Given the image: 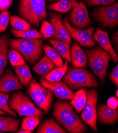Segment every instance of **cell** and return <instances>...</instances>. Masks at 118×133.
<instances>
[{
  "mask_svg": "<svg viewBox=\"0 0 118 133\" xmlns=\"http://www.w3.org/2000/svg\"><path fill=\"white\" fill-rule=\"evenodd\" d=\"M53 107L52 115L67 131L71 133H82L87 130V126L76 115L70 103L58 101Z\"/></svg>",
  "mask_w": 118,
  "mask_h": 133,
  "instance_id": "obj_1",
  "label": "cell"
},
{
  "mask_svg": "<svg viewBox=\"0 0 118 133\" xmlns=\"http://www.w3.org/2000/svg\"><path fill=\"white\" fill-rule=\"evenodd\" d=\"M44 42L40 38L27 39L20 38L11 39L10 47L19 52L25 61L30 64L40 60L43 54Z\"/></svg>",
  "mask_w": 118,
  "mask_h": 133,
  "instance_id": "obj_2",
  "label": "cell"
},
{
  "mask_svg": "<svg viewBox=\"0 0 118 133\" xmlns=\"http://www.w3.org/2000/svg\"><path fill=\"white\" fill-rule=\"evenodd\" d=\"M19 16L34 27H38L48 17L46 0H20Z\"/></svg>",
  "mask_w": 118,
  "mask_h": 133,
  "instance_id": "obj_3",
  "label": "cell"
},
{
  "mask_svg": "<svg viewBox=\"0 0 118 133\" xmlns=\"http://www.w3.org/2000/svg\"><path fill=\"white\" fill-rule=\"evenodd\" d=\"M63 80L72 91L84 88H97L100 85L97 79L88 71L74 67L68 69Z\"/></svg>",
  "mask_w": 118,
  "mask_h": 133,
  "instance_id": "obj_4",
  "label": "cell"
},
{
  "mask_svg": "<svg viewBox=\"0 0 118 133\" xmlns=\"http://www.w3.org/2000/svg\"><path fill=\"white\" fill-rule=\"evenodd\" d=\"M85 51L88 56L89 66L103 84L107 76L109 63L111 58L110 54L99 46Z\"/></svg>",
  "mask_w": 118,
  "mask_h": 133,
  "instance_id": "obj_5",
  "label": "cell"
},
{
  "mask_svg": "<svg viewBox=\"0 0 118 133\" xmlns=\"http://www.w3.org/2000/svg\"><path fill=\"white\" fill-rule=\"evenodd\" d=\"M9 107L21 116H34L41 119L45 112L37 108L30 99L21 91L12 95L9 103Z\"/></svg>",
  "mask_w": 118,
  "mask_h": 133,
  "instance_id": "obj_6",
  "label": "cell"
},
{
  "mask_svg": "<svg viewBox=\"0 0 118 133\" xmlns=\"http://www.w3.org/2000/svg\"><path fill=\"white\" fill-rule=\"evenodd\" d=\"M28 85L29 96L39 108L48 113L53 100V93L39 84L36 80H31Z\"/></svg>",
  "mask_w": 118,
  "mask_h": 133,
  "instance_id": "obj_7",
  "label": "cell"
},
{
  "mask_svg": "<svg viewBox=\"0 0 118 133\" xmlns=\"http://www.w3.org/2000/svg\"><path fill=\"white\" fill-rule=\"evenodd\" d=\"M93 18L103 28H113L118 24V3L100 6L92 12Z\"/></svg>",
  "mask_w": 118,
  "mask_h": 133,
  "instance_id": "obj_8",
  "label": "cell"
},
{
  "mask_svg": "<svg viewBox=\"0 0 118 133\" xmlns=\"http://www.w3.org/2000/svg\"><path fill=\"white\" fill-rule=\"evenodd\" d=\"M86 95L87 101L82 111L81 117L84 122L88 125L93 131L97 132L96 104L98 92L95 89L88 90L86 91Z\"/></svg>",
  "mask_w": 118,
  "mask_h": 133,
  "instance_id": "obj_9",
  "label": "cell"
},
{
  "mask_svg": "<svg viewBox=\"0 0 118 133\" xmlns=\"http://www.w3.org/2000/svg\"><path fill=\"white\" fill-rule=\"evenodd\" d=\"M72 11L69 16V22L74 28L84 29L92 24L87 6L82 1L71 0Z\"/></svg>",
  "mask_w": 118,
  "mask_h": 133,
  "instance_id": "obj_10",
  "label": "cell"
},
{
  "mask_svg": "<svg viewBox=\"0 0 118 133\" xmlns=\"http://www.w3.org/2000/svg\"><path fill=\"white\" fill-rule=\"evenodd\" d=\"M61 21L71 37L79 45L89 48L95 46V43L92 39L93 33L95 31L94 27H90L86 29L75 28L71 25L67 17L63 19Z\"/></svg>",
  "mask_w": 118,
  "mask_h": 133,
  "instance_id": "obj_11",
  "label": "cell"
},
{
  "mask_svg": "<svg viewBox=\"0 0 118 133\" xmlns=\"http://www.w3.org/2000/svg\"><path fill=\"white\" fill-rule=\"evenodd\" d=\"M40 83L43 87L54 93L56 96L60 100H71L74 96L75 93L73 91L71 90L64 82H50L41 78L40 79Z\"/></svg>",
  "mask_w": 118,
  "mask_h": 133,
  "instance_id": "obj_12",
  "label": "cell"
},
{
  "mask_svg": "<svg viewBox=\"0 0 118 133\" xmlns=\"http://www.w3.org/2000/svg\"><path fill=\"white\" fill-rule=\"evenodd\" d=\"M50 23L55 30V34L52 38L66 42L70 44L72 43V39L66 29L61 21V16L58 13L51 12H50Z\"/></svg>",
  "mask_w": 118,
  "mask_h": 133,
  "instance_id": "obj_13",
  "label": "cell"
},
{
  "mask_svg": "<svg viewBox=\"0 0 118 133\" xmlns=\"http://www.w3.org/2000/svg\"><path fill=\"white\" fill-rule=\"evenodd\" d=\"M92 39L94 42L99 43L103 49L109 53L114 63L117 62L118 56L111 45L108 31H103L98 27L95 33L92 35Z\"/></svg>",
  "mask_w": 118,
  "mask_h": 133,
  "instance_id": "obj_14",
  "label": "cell"
},
{
  "mask_svg": "<svg viewBox=\"0 0 118 133\" xmlns=\"http://www.w3.org/2000/svg\"><path fill=\"white\" fill-rule=\"evenodd\" d=\"M21 89H23L22 84L10 70H8L6 74L0 78V92L8 93Z\"/></svg>",
  "mask_w": 118,
  "mask_h": 133,
  "instance_id": "obj_15",
  "label": "cell"
},
{
  "mask_svg": "<svg viewBox=\"0 0 118 133\" xmlns=\"http://www.w3.org/2000/svg\"><path fill=\"white\" fill-rule=\"evenodd\" d=\"M97 116L101 123L113 125L117 121L118 109H112L107 105L101 104L98 108Z\"/></svg>",
  "mask_w": 118,
  "mask_h": 133,
  "instance_id": "obj_16",
  "label": "cell"
},
{
  "mask_svg": "<svg viewBox=\"0 0 118 133\" xmlns=\"http://www.w3.org/2000/svg\"><path fill=\"white\" fill-rule=\"evenodd\" d=\"M71 63L76 68H86L87 57L77 42H74L71 48Z\"/></svg>",
  "mask_w": 118,
  "mask_h": 133,
  "instance_id": "obj_17",
  "label": "cell"
},
{
  "mask_svg": "<svg viewBox=\"0 0 118 133\" xmlns=\"http://www.w3.org/2000/svg\"><path fill=\"white\" fill-rule=\"evenodd\" d=\"M9 37L3 35L0 37V76L4 72L8 65Z\"/></svg>",
  "mask_w": 118,
  "mask_h": 133,
  "instance_id": "obj_18",
  "label": "cell"
},
{
  "mask_svg": "<svg viewBox=\"0 0 118 133\" xmlns=\"http://www.w3.org/2000/svg\"><path fill=\"white\" fill-rule=\"evenodd\" d=\"M56 67L57 66L45 55L33 66V71L38 75L44 76Z\"/></svg>",
  "mask_w": 118,
  "mask_h": 133,
  "instance_id": "obj_19",
  "label": "cell"
},
{
  "mask_svg": "<svg viewBox=\"0 0 118 133\" xmlns=\"http://www.w3.org/2000/svg\"><path fill=\"white\" fill-rule=\"evenodd\" d=\"M49 42L62 58L66 59L68 62L71 63V47L69 43L51 38L49 39Z\"/></svg>",
  "mask_w": 118,
  "mask_h": 133,
  "instance_id": "obj_20",
  "label": "cell"
},
{
  "mask_svg": "<svg viewBox=\"0 0 118 133\" xmlns=\"http://www.w3.org/2000/svg\"><path fill=\"white\" fill-rule=\"evenodd\" d=\"M37 133H66L67 131L52 119H46L37 129Z\"/></svg>",
  "mask_w": 118,
  "mask_h": 133,
  "instance_id": "obj_21",
  "label": "cell"
},
{
  "mask_svg": "<svg viewBox=\"0 0 118 133\" xmlns=\"http://www.w3.org/2000/svg\"><path fill=\"white\" fill-rule=\"evenodd\" d=\"M20 121L18 119L9 116H0V132H17Z\"/></svg>",
  "mask_w": 118,
  "mask_h": 133,
  "instance_id": "obj_22",
  "label": "cell"
},
{
  "mask_svg": "<svg viewBox=\"0 0 118 133\" xmlns=\"http://www.w3.org/2000/svg\"><path fill=\"white\" fill-rule=\"evenodd\" d=\"M87 89L81 88L75 93L73 99L70 101V104L73 106L77 113L82 111L87 101Z\"/></svg>",
  "mask_w": 118,
  "mask_h": 133,
  "instance_id": "obj_23",
  "label": "cell"
},
{
  "mask_svg": "<svg viewBox=\"0 0 118 133\" xmlns=\"http://www.w3.org/2000/svg\"><path fill=\"white\" fill-rule=\"evenodd\" d=\"M68 69V62L66 61L62 66L57 68H56L48 74L43 76L42 78H44L50 82L60 81L65 74L67 72Z\"/></svg>",
  "mask_w": 118,
  "mask_h": 133,
  "instance_id": "obj_24",
  "label": "cell"
},
{
  "mask_svg": "<svg viewBox=\"0 0 118 133\" xmlns=\"http://www.w3.org/2000/svg\"><path fill=\"white\" fill-rule=\"evenodd\" d=\"M15 71L22 85L27 87L32 79V75L29 66L25 64L16 66L15 68Z\"/></svg>",
  "mask_w": 118,
  "mask_h": 133,
  "instance_id": "obj_25",
  "label": "cell"
},
{
  "mask_svg": "<svg viewBox=\"0 0 118 133\" xmlns=\"http://www.w3.org/2000/svg\"><path fill=\"white\" fill-rule=\"evenodd\" d=\"M47 8L50 10L64 13L72 9V4L71 0H58L53 4H49Z\"/></svg>",
  "mask_w": 118,
  "mask_h": 133,
  "instance_id": "obj_26",
  "label": "cell"
},
{
  "mask_svg": "<svg viewBox=\"0 0 118 133\" xmlns=\"http://www.w3.org/2000/svg\"><path fill=\"white\" fill-rule=\"evenodd\" d=\"M43 50L45 52V55L53 62L57 67H60L64 64L62 57L60 56L58 52L53 48L48 45L43 46Z\"/></svg>",
  "mask_w": 118,
  "mask_h": 133,
  "instance_id": "obj_27",
  "label": "cell"
},
{
  "mask_svg": "<svg viewBox=\"0 0 118 133\" xmlns=\"http://www.w3.org/2000/svg\"><path fill=\"white\" fill-rule=\"evenodd\" d=\"M10 31L15 37L27 39L41 38L42 35L36 29H28L25 30H17L11 29Z\"/></svg>",
  "mask_w": 118,
  "mask_h": 133,
  "instance_id": "obj_28",
  "label": "cell"
},
{
  "mask_svg": "<svg viewBox=\"0 0 118 133\" xmlns=\"http://www.w3.org/2000/svg\"><path fill=\"white\" fill-rule=\"evenodd\" d=\"M10 23L12 27L17 30H25L30 29L31 25L27 21L16 16L10 17Z\"/></svg>",
  "mask_w": 118,
  "mask_h": 133,
  "instance_id": "obj_29",
  "label": "cell"
},
{
  "mask_svg": "<svg viewBox=\"0 0 118 133\" xmlns=\"http://www.w3.org/2000/svg\"><path fill=\"white\" fill-rule=\"evenodd\" d=\"M40 119L34 116H26L22 121L21 129L32 131L40 123Z\"/></svg>",
  "mask_w": 118,
  "mask_h": 133,
  "instance_id": "obj_30",
  "label": "cell"
},
{
  "mask_svg": "<svg viewBox=\"0 0 118 133\" xmlns=\"http://www.w3.org/2000/svg\"><path fill=\"white\" fill-rule=\"evenodd\" d=\"M8 58L13 67L25 65V62L19 52L15 49H11L8 52Z\"/></svg>",
  "mask_w": 118,
  "mask_h": 133,
  "instance_id": "obj_31",
  "label": "cell"
},
{
  "mask_svg": "<svg viewBox=\"0 0 118 133\" xmlns=\"http://www.w3.org/2000/svg\"><path fill=\"white\" fill-rule=\"evenodd\" d=\"M10 98V95L5 92H0V109L6 112L8 114L17 116V114L15 111L10 109L8 103V100Z\"/></svg>",
  "mask_w": 118,
  "mask_h": 133,
  "instance_id": "obj_32",
  "label": "cell"
},
{
  "mask_svg": "<svg viewBox=\"0 0 118 133\" xmlns=\"http://www.w3.org/2000/svg\"><path fill=\"white\" fill-rule=\"evenodd\" d=\"M40 32L42 35V37L46 40L53 37L55 34V30L50 22L44 20L41 24Z\"/></svg>",
  "mask_w": 118,
  "mask_h": 133,
  "instance_id": "obj_33",
  "label": "cell"
},
{
  "mask_svg": "<svg viewBox=\"0 0 118 133\" xmlns=\"http://www.w3.org/2000/svg\"><path fill=\"white\" fill-rule=\"evenodd\" d=\"M10 20V12L6 10L1 12L0 13V33L4 32Z\"/></svg>",
  "mask_w": 118,
  "mask_h": 133,
  "instance_id": "obj_34",
  "label": "cell"
},
{
  "mask_svg": "<svg viewBox=\"0 0 118 133\" xmlns=\"http://www.w3.org/2000/svg\"><path fill=\"white\" fill-rule=\"evenodd\" d=\"M116 0H89L87 4L89 6L94 5L109 6L115 3Z\"/></svg>",
  "mask_w": 118,
  "mask_h": 133,
  "instance_id": "obj_35",
  "label": "cell"
},
{
  "mask_svg": "<svg viewBox=\"0 0 118 133\" xmlns=\"http://www.w3.org/2000/svg\"><path fill=\"white\" fill-rule=\"evenodd\" d=\"M109 79L117 87L118 85V66L116 65L109 76Z\"/></svg>",
  "mask_w": 118,
  "mask_h": 133,
  "instance_id": "obj_36",
  "label": "cell"
},
{
  "mask_svg": "<svg viewBox=\"0 0 118 133\" xmlns=\"http://www.w3.org/2000/svg\"><path fill=\"white\" fill-rule=\"evenodd\" d=\"M13 0H0V11L6 10L12 5Z\"/></svg>",
  "mask_w": 118,
  "mask_h": 133,
  "instance_id": "obj_37",
  "label": "cell"
},
{
  "mask_svg": "<svg viewBox=\"0 0 118 133\" xmlns=\"http://www.w3.org/2000/svg\"><path fill=\"white\" fill-rule=\"evenodd\" d=\"M107 105L112 109H116L118 107L117 98L112 97L109 98L107 100Z\"/></svg>",
  "mask_w": 118,
  "mask_h": 133,
  "instance_id": "obj_38",
  "label": "cell"
},
{
  "mask_svg": "<svg viewBox=\"0 0 118 133\" xmlns=\"http://www.w3.org/2000/svg\"><path fill=\"white\" fill-rule=\"evenodd\" d=\"M113 43L114 44V46H115L116 51H117V48H118V32L116 31L115 33L114 34L113 38Z\"/></svg>",
  "mask_w": 118,
  "mask_h": 133,
  "instance_id": "obj_39",
  "label": "cell"
},
{
  "mask_svg": "<svg viewBox=\"0 0 118 133\" xmlns=\"http://www.w3.org/2000/svg\"><path fill=\"white\" fill-rule=\"evenodd\" d=\"M32 131H29L28 130H24V129H21L20 131H18L17 132L18 133H32Z\"/></svg>",
  "mask_w": 118,
  "mask_h": 133,
  "instance_id": "obj_40",
  "label": "cell"
},
{
  "mask_svg": "<svg viewBox=\"0 0 118 133\" xmlns=\"http://www.w3.org/2000/svg\"><path fill=\"white\" fill-rule=\"evenodd\" d=\"M9 115V114L8 113H6V112H5V111H4L0 109V115Z\"/></svg>",
  "mask_w": 118,
  "mask_h": 133,
  "instance_id": "obj_41",
  "label": "cell"
},
{
  "mask_svg": "<svg viewBox=\"0 0 118 133\" xmlns=\"http://www.w3.org/2000/svg\"><path fill=\"white\" fill-rule=\"evenodd\" d=\"M57 1H58V0H48V1L50 3H55Z\"/></svg>",
  "mask_w": 118,
  "mask_h": 133,
  "instance_id": "obj_42",
  "label": "cell"
},
{
  "mask_svg": "<svg viewBox=\"0 0 118 133\" xmlns=\"http://www.w3.org/2000/svg\"><path fill=\"white\" fill-rule=\"evenodd\" d=\"M116 97L117 98L118 97V90H116Z\"/></svg>",
  "mask_w": 118,
  "mask_h": 133,
  "instance_id": "obj_43",
  "label": "cell"
},
{
  "mask_svg": "<svg viewBox=\"0 0 118 133\" xmlns=\"http://www.w3.org/2000/svg\"><path fill=\"white\" fill-rule=\"evenodd\" d=\"M78 1H85V2H88V1H89V0H78Z\"/></svg>",
  "mask_w": 118,
  "mask_h": 133,
  "instance_id": "obj_44",
  "label": "cell"
}]
</instances>
